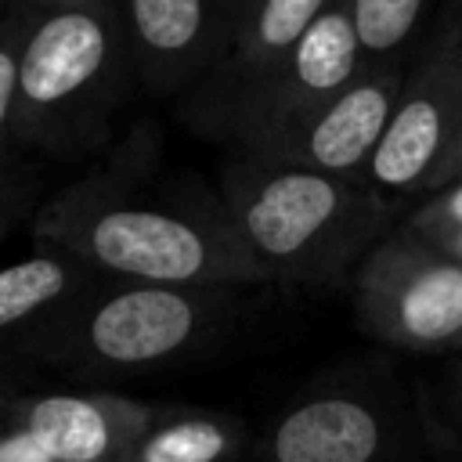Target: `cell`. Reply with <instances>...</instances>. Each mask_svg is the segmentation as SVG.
I'll return each instance as SVG.
<instances>
[{"mask_svg":"<svg viewBox=\"0 0 462 462\" xmlns=\"http://www.w3.org/2000/svg\"><path fill=\"white\" fill-rule=\"evenodd\" d=\"M328 4L332 0H242L224 58L184 97V119L199 134L224 141L242 105L289 58Z\"/></svg>","mask_w":462,"mask_h":462,"instance_id":"8","label":"cell"},{"mask_svg":"<svg viewBox=\"0 0 462 462\" xmlns=\"http://www.w3.org/2000/svg\"><path fill=\"white\" fill-rule=\"evenodd\" d=\"M217 195L267 282L328 285L393 231V199L375 188L242 152L220 166Z\"/></svg>","mask_w":462,"mask_h":462,"instance_id":"2","label":"cell"},{"mask_svg":"<svg viewBox=\"0 0 462 462\" xmlns=\"http://www.w3.org/2000/svg\"><path fill=\"white\" fill-rule=\"evenodd\" d=\"M238 451V419L195 408H162L123 462H231Z\"/></svg>","mask_w":462,"mask_h":462,"instance_id":"14","label":"cell"},{"mask_svg":"<svg viewBox=\"0 0 462 462\" xmlns=\"http://www.w3.org/2000/svg\"><path fill=\"white\" fill-rule=\"evenodd\" d=\"M365 69L350 14L343 0H332L296 40L289 58L256 87V94L235 116L224 144H238L260 130L282 126L321 101L346 90Z\"/></svg>","mask_w":462,"mask_h":462,"instance_id":"10","label":"cell"},{"mask_svg":"<svg viewBox=\"0 0 462 462\" xmlns=\"http://www.w3.org/2000/svg\"><path fill=\"white\" fill-rule=\"evenodd\" d=\"M43 245L112 282L245 289L267 274L238 238L220 195L152 199L112 177L61 191L36 220Z\"/></svg>","mask_w":462,"mask_h":462,"instance_id":"1","label":"cell"},{"mask_svg":"<svg viewBox=\"0 0 462 462\" xmlns=\"http://www.w3.org/2000/svg\"><path fill=\"white\" fill-rule=\"evenodd\" d=\"M227 289L90 282L22 346V361L69 375H116L191 354L224 318Z\"/></svg>","mask_w":462,"mask_h":462,"instance_id":"3","label":"cell"},{"mask_svg":"<svg viewBox=\"0 0 462 462\" xmlns=\"http://www.w3.org/2000/svg\"><path fill=\"white\" fill-rule=\"evenodd\" d=\"M0 462H51L47 455H43V448L22 430V426H7L4 433H0Z\"/></svg>","mask_w":462,"mask_h":462,"instance_id":"18","label":"cell"},{"mask_svg":"<svg viewBox=\"0 0 462 462\" xmlns=\"http://www.w3.org/2000/svg\"><path fill=\"white\" fill-rule=\"evenodd\" d=\"M7 224H11V202L0 195V235L7 231Z\"/></svg>","mask_w":462,"mask_h":462,"instance_id":"23","label":"cell"},{"mask_svg":"<svg viewBox=\"0 0 462 462\" xmlns=\"http://www.w3.org/2000/svg\"><path fill=\"white\" fill-rule=\"evenodd\" d=\"M242 0H119L130 65L159 94L191 90L227 51Z\"/></svg>","mask_w":462,"mask_h":462,"instance_id":"9","label":"cell"},{"mask_svg":"<svg viewBox=\"0 0 462 462\" xmlns=\"http://www.w3.org/2000/svg\"><path fill=\"white\" fill-rule=\"evenodd\" d=\"M404 72H408L404 61L365 65L361 76L336 97L321 101L318 108L282 126L260 130L231 144V152L278 162V166L325 173L350 184H368V170L390 126L397 94L404 87Z\"/></svg>","mask_w":462,"mask_h":462,"instance_id":"6","label":"cell"},{"mask_svg":"<svg viewBox=\"0 0 462 462\" xmlns=\"http://www.w3.org/2000/svg\"><path fill=\"white\" fill-rule=\"evenodd\" d=\"M462 126V18L440 32L408 65L390 126L368 170V184L393 199L426 191Z\"/></svg>","mask_w":462,"mask_h":462,"instance_id":"7","label":"cell"},{"mask_svg":"<svg viewBox=\"0 0 462 462\" xmlns=\"http://www.w3.org/2000/svg\"><path fill=\"white\" fill-rule=\"evenodd\" d=\"M18 397H22V390L0 379V433L14 422V404H18Z\"/></svg>","mask_w":462,"mask_h":462,"instance_id":"21","label":"cell"},{"mask_svg":"<svg viewBox=\"0 0 462 462\" xmlns=\"http://www.w3.org/2000/svg\"><path fill=\"white\" fill-rule=\"evenodd\" d=\"M390 422L361 393H314L285 408L267 433V462H379Z\"/></svg>","mask_w":462,"mask_h":462,"instance_id":"12","label":"cell"},{"mask_svg":"<svg viewBox=\"0 0 462 462\" xmlns=\"http://www.w3.org/2000/svg\"><path fill=\"white\" fill-rule=\"evenodd\" d=\"M18 43L22 32H0V141L18 119Z\"/></svg>","mask_w":462,"mask_h":462,"instance_id":"17","label":"cell"},{"mask_svg":"<svg viewBox=\"0 0 462 462\" xmlns=\"http://www.w3.org/2000/svg\"><path fill=\"white\" fill-rule=\"evenodd\" d=\"M365 65L404 61L401 54L422 29L430 0H343Z\"/></svg>","mask_w":462,"mask_h":462,"instance_id":"15","label":"cell"},{"mask_svg":"<svg viewBox=\"0 0 462 462\" xmlns=\"http://www.w3.org/2000/svg\"><path fill=\"white\" fill-rule=\"evenodd\" d=\"M126 61L119 7L108 0L43 11L18 43L14 126L43 141L101 119Z\"/></svg>","mask_w":462,"mask_h":462,"instance_id":"4","label":"cell"},{"mask_svg":"<svg viewBox=\"0 0 462 462\" xmlns=\"http://www.w3.org/2000/svg\"><path fill=\"white\" fill-rule=\"evenodd\" d=\"M455 180H462V173H458V177H455ZM455 180H451V184H455ZM444 188H448V184H444Z\"/></svg>","mask_w":462,"mask_h":462,"instance_id":"24","label":"cell"},{"mask_svg":"<svg viewBox=\"0 0 462 462\" xmlns=\"http://www.w3.org/2000/svg\"><path fill=\"white\" fill-rule=\"evenodd\" d=\"M401 224L411 235H419L422 242L437 245L440 253H448L451 260L462 263V180H455L448 188H437Z\"/></svg>","mask_w":462,"mask_h":462,"instance_id":"16","label":"cell"},{"mask_svg":"<svg viewBox=\"0 0 462 462\" xmlns=\"http://www.w3.org/2000/svg\"><path fill=\"white\" fill-rule=\"evenodd\" d=\"M162 408L101 390H40L14 404L22 426L51 462H123Z\"/></svg>","mask_w":462,"mask_h":462,"instance_id":"11","label":"cell"},{"mask_svg":"<svg viewBox=\"0 0 462 462\" xmlns=\"http://www.w3.org/2000/svg\"><path fill=\"white\" fill-rule=\"evenodd\" d=\"M90 282L94 271L51 245L0 267V365H18L29 336Z\"/></svg>","mask_w":462,"mask_h":462,"instance_id":"13","label":"cell"},{"mask_svg":"<svg viewBox=\"0 0 462 462\" xmlns=\"http://www.w3.org/2000/svg\"><path fill=\"white\" fill-rule=\"evenodd\" d=\"M32 4H40L43 11H51V7H76V4H101V0H32Z\"/></svg>","mask_w":462,"mask_h":462,"instance_id":"22","label":"cell"},{"mask_svg":"<svg viewBox=\"0 0 462 462\" xmlns=\"http://www.w3.org/2000/svg\"><path fill=\"white\" fill-rule=\"evenodd\" d=\"M462 173V126H458V137H455V144H451V152L444 155V162L437 166V173L430 177V184H426V191H437V188H444V184H451L455 177Z\"/></svg>","mask_w":462,"mask_h":462,"instance_id":"19","label":"cell"},{"mask_svg":"<svg viewBox=\"0 0 462 462\" xmlns=\"http://www.w3.org/2000/svg\"><path fill=\"white\" fill-rule=\"evenodd\" d=\"M357 321L379 343L462 354V263L397 224L354 274Z\"/></svg>","mask_w":462,"mask_h":462,"instance_id":"5","label":"cell"},{"mask_svg":"<svg viewBox=\"0 0 462 462\" xmlns=\"http://www.w3.org/2000/svg\"><path fill=\"white\" fill-rule=\"evenodd\" d=\"M444 401H448V415H451L455 430L462 433V357L448 368V393H444Z\"/></svg>","mask_w":462,"mask_h":462,"instance_id":"20","label":"cell"}]
</instances>
